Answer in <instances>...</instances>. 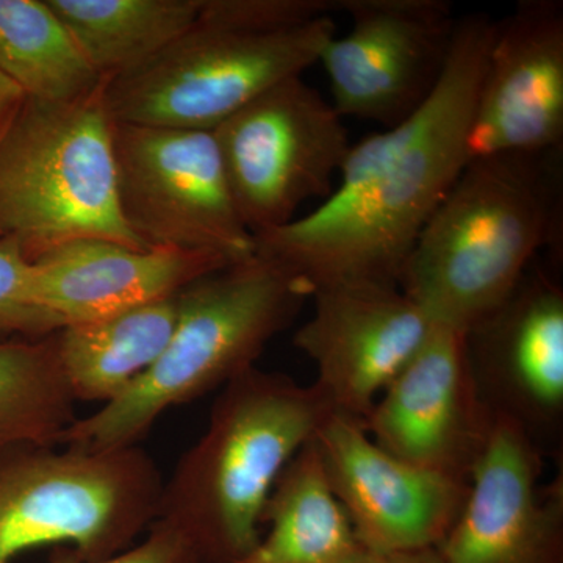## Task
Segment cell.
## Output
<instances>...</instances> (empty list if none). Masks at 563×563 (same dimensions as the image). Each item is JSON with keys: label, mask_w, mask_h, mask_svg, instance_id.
I'll list each match as a JSON object with an SVG mask.
<instances>
[{"label": "cell", "mask_w": 563, "mask_h": 563, "mask_svg": "<svg viewBox=\"0 0 563 563\" xmlns=\"http://www.w3.org/2000/svg\"><path fill=\"white\" fill-rule=\"evenodd\" d=\"M496 21L457 20L439 87L401 124L351 147L331 196L285 228L254 236L255 254L314 287L335 280L398 284L433 211L468 163L470 125Z\"/></svg>", "instance_id": "cell-1"}, {"label": "cell", "mask_w": 563, "mask_h": 563, "mask_svg": "<svg viewBox=\"0 0 563 563\" xmlns=\"http://www.w3.org/2000/svg\"><path fill=\"white\" fill-rule=\"evenodd\" d=\"M562 232V150L473 158L433 211L399 288L435 324L466 332Z\"/></svg>", "instance_id": "cell-2"}, {"label": "cell", "mask_w": 563, "mask_h": 563, "mask_svg": "<svg viewBox=\"0 0 563 563\" xmlns=\"http://www.w3.org/2000/svg\"><path fill=\"white\" fill-rule=\"evenodd\" d=\"M339 0H201L198 20L140 68L106 80L110 120L213 131L301 77L336 35Z\"/></svg>", "instance_id": "cell-3"}, {"label": "cell", "mask_w": 563, "mask_h": 563, "mask_svg": "<svg viewBox=\"0 0 563 563\" xmlns=\"http://www.w3.org/2000/svg\"><path fill=\"white\" fill-rule=\"evenodd\" d=\"M333 415L317 385L257 365L222 387L209 426L163 483L155 523L176 529L203 563H236L261 540L285 466Z\"/></svg>", "instance_id": "cell-4"}, {"label": "cell", "mask_w": 563, "mask_h": 563, "mask_svg": "<svg viewBox=\"0 0 563 563\" xmlns=\"http://www.w3.org/2000/svg\"><path fill=\"white\" fill-rule=\"evenodd\" d=\"M312 295L309 280L257 254L191 282L177 292V324L161 358L117 399L77 418L58 444L88 451L135 446L166 410L255 366Z\"/></svg>", "instance_id": "cell-5"}, {"label": "cell", "mask_w": 563, "mask_h": 563, "mask_svg": "<svg viewBox=\"0 0 563 563\" xmlns=\"http://www.w3.org/2000/svg\"><path fill=\"white\" fill-rule=\"evenodd\" d=\"M103 85L76 102L25 98L0 133V243L29 261L81 236L147 250L121 217Z\"/></svg>", "instance_id": "cell-6"}, {"label": "cell", "mask_w": 563, "mask_h": 563, "mask_svg": "<svg viewBox=\"0 0 563 563\" xmlns=\"http://www.w3.org/2000/svg\"><path fill=\"white\" fill-rule=\"evenodd\" d=\"M163 479L135 446L88 451L24 443L0 451V563L66 544L74 562H96L135 544L157 518Z\"/></svg>", "instance_id": "cell-7"}, {"label": "cell", "mask_w": 563, "mask_h": 563, "mask_svg": "<svg viewBox=\"0 0 563 563\" xmlns=\"http://www.w3.org/2000/svg\"><path fill=\"white\" fill-rule=\"evenodd\" d=\"M235 209L252 235L331 196L352 144L339 111L301 77L276 85L213 131Z\"/></svg>", "instance_id": "cell-8"}, {"label": "cell", "mask_w": 563, "mask_h": 563, "mask_svg": "<svg viewBox=\"0 0 563 563\" xmlns=\"http://www.w3.org/2000/svg\"><path fill=\"white\" fill-rule=\"evenodd\" d=\"M111 150L122 220L147 250L210 252L231 263L255 255L213 132L111 121Z\"/></svg>", "instance_id": "cell-9"}, {"label": "cell", "mask_w": 563, "mask_h": 563, "mask_svg": "<svg viewBox=\"0 0 563 563\" xmlns=\"http://www.w3.org/2000/svg\"><path fill=\"white\" fill-rule=\"evenodd\" d=\"M350 32L333 36L320 62L343 118L401 124L442 80L457 20L444 0H339Z\"/></svg>", "instance_id": "cell-10"}, {"label": "cell", "mask_w": 563, "mask_h": 563, "mask_svg": "<svg viewBox=\"0 0 563 563\" xmlns=\"http://www.w3.org/2000/svg\"><path fill=\"white\" fill-rule=\"evenodd\" d=\"M313 314L292 343L317 366L332 412L362 422L435 322L398 284L335 280L314 287Z\"/></svg>", "instance_id": "cell-11"}, {"label": "cell", "mask_w": 563, "mask_h": 563, "mask_svg": "<svg viewBox=\"0 0 563 563\" xmlns=\"http://www.w3.org/2000/svg\"><path fill=\"white\" fill-rule=\"evenodd\" d=\"M477 390L493 417L514 422L544 457L562 450L563 290L533 265L488 317L465 332Z\"/></svg>", "instance_id": "cell-12"}, {"label": "cell", "mask_w": 563, "mask_h": 563, "mask_svg": "<svg viewBox=\"0 0 563 563\" xmlns=\"http://www.w3.org/2000/svg\"><path fill=\"white\" fill-rule=\"evenodd\" d=\"M495 424L474 380L465 332L435 324L374 404L363 429L396 457L470 483Z\"/></svg>", "instance_id": "cell-13"}, {"label": "cell", "mask_w": 563, "mask_h": 563, "mask_svg": "<svg viewBox=\"0 0 563 563\" xmlns=\"http://www.w3.org/2000/svg\"><path fill=\"white\" fill-rule=\"evenodd\" d=\"M313 442L365 550L435 548L468 498L470 483L396 457L373 442L362 422L342 415H331Z\"/></svg>", "instance_id": "cell-14"}, {"label": "cell", "mask_w": 563, "mask_h": 563, "mask_svg": "<svg viewBox=\"0 0 563 563\" xmlns=\"http://www.w3.org/2000/svg\"><path fill=\"white\" fill-rule=\"evenodd\" d=\"M563 3L521 0L496 22L470 125L468 161L563 147Z\"/></svg>", "instance_id": "cell-15"}, {"label": "cell", "mask_w": 563, "mask_h": 563, "mask_svg": "<svg viewBox=\"0 0 563 563\" xmlns=\"http://www.w3.org/2000/svg\"><path fill=\"white\" fill-rule=\"evenodd\" d=\"M544 455L496 418L461 515L437 544L442 563H563L562 473L540 487Z\"/></svg>", "instance_id": "cell-16"}, {"label": "cell", "mask_w": 563, "mask_h": 563, "mask_svg": "<svg viewBox=\"0 0 563 563\" xmlns=\"http://www.w3.org/2000/svg\"><path fill=\"white\" fill-rule=\"evenodd\" d=\"M31 262L36 299L63 325L169 298L191 282L232 265L210 252L133 250L98 236L55 244Z\"/></svg>", "instance_id": "cell-17"}, {"label": "cell", "mask_w": 563, "mask_h": 563, "mask_svg": "<svg viewBox=\"0 0 563 563\" xmlns=\"http://www.w3.org/2000/svg\"><path fill=\"white\" fill-rule=\"evenodd\" d=\"M177 295L54 333L76 401L117 399L161 358L177 324Z\"/></svg>", "instance_id": "cell-18"}, {"label": "cell", "mask_w": 563, "mask_h": 563, "mask_svg": "<svg viewBox=\"0 0 563 563\" xmlns=\"http://www.w3.org/2000/svg\"><path fill=\"white\" fill-rule=\"evenodd\" d=\"M265 523L268 533L236 563H354L365 551L333 495L313 439L274 485Z\"/></svg>", "instance_id": "cell-19"}, {"label": "cell", "mask_w": 563, "mask_h": 563, "mask_svg": "<svg viewBox=\"0 0 563 563\" xmlns=\"http://www.w3.org/2000/svg\"><path fill=\"white\" fill-rule=\"evenodd\" d=\"M92 69L110 80L190 31L201 0H46Z\"/></svg>", "instance_id": "cell-20"}, {"label": "cell", "mask_w": 563, "mask_h": 563, "mask_svg": "<svg viewBox=\"0 0 563 563\" xmlns=\"http://www.w3.org/2000/svg\"><path fill=\"white\" fill-rule=\"evenodd\" d=\"M0 73L25 98L68 103L102 87L46 0H0Z\"/></svg>", "instance_id": "cell-21"}, {"label": "cell", "mask_w": 563, "mask_h": 563, "mask_svg": "<svg viewBox=\"0 0 563 563\" xmlns=\"http://www.w3.org/2000/svg\"><path fill=\"white\" fill-rule=\"evenodd\" d=\"M54 333L0 340V451L14 444H58L77 420Z\"/></svg>", "instance_id": "cell-22"}, {"label": "cell", "mask_w": 563, "mask_h": 563, "mask_svg": "<svg viewBox=\"0 0 563 563\" xmlns=\"http://www.w3.org/2000/svg\"><path fill=\"white\" fill-rule=\"evenodd\" d=\"M62 328L36 299L32 262L16 244L0 243V340H38Z\"/></svg>", "instance_id": "cell-23"}, {"label": "cell", "mask_w": 563, "mask_h": 563, "mask_svg": "<svg viewBox=\"0 0 563 563\" xmlns=\"http://www.w3.org/2000/svg\"><path fill=\"white\" fill-rule=\"evenodd\" d=\"M52 563H203L192 544L176 529L152 523L146 539L139 544L96 562H74L65 555H55Z\"/></svg>", "instance_id": "cell-24"}, {"label": "cell", "mask_w": 563, "mask_h": 563, "mask_svg": "<svg viewBox=\"0 0 563 563\" xmlns=\"http://www.w3.org/2000/svg\"><path fill=\"white\" fill-rule=\"evenodd\" d=\"M354 563H442V561L435 548H424V550L387 551V553L365 550Z\"/></svg>", "instance_id": "cell-25"}, {"label": "cell", "mask_w": 563, "mask_h": 563, "mask_svg": "<svg viewBox=\"0 0 563 563\" xmlns=\"http://www.w3.org/2000/svg\"><path fill=\"white\" fill-rule=\"evenodd\" d=\"M24 99V92H22L9 77L0 73V133H2L5 125L9 124L14 113L20 110Z\"/></svg>", "instance_id": "cell-26"}]
</instances>
